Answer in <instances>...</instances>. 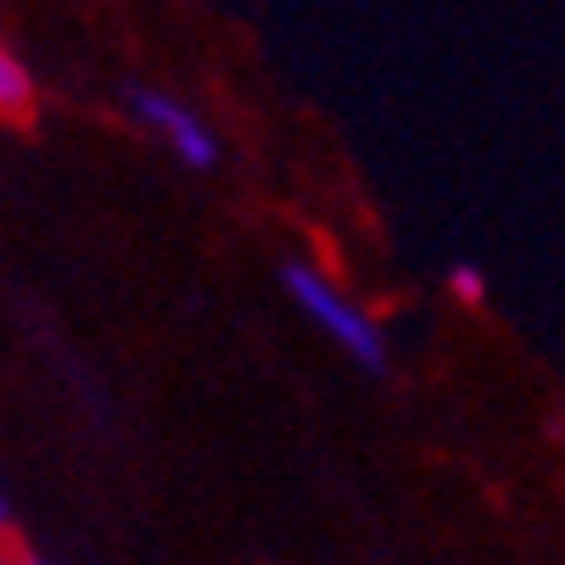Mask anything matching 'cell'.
Instances as JSON below:
<instances>
[{"mask_svg": "<svg viewBox=\"0 0 565 565\" xmlns=\"http://www.w3.org/2000/svg\"><path fill=\"white\" fill-rule=\"evenodd\" d=\"M286 291L297 297V308L313 319L319 331H326L331 342H342L364 370H386V342H381V331L370 326V319L348 302V297H337L326 280H319L313 269H302V264H286Z\"/></svg>", "mask_w": 565, "mask_h": 565, "instance_id": "cell-1", "label": "cell"}, {"mask_svg": "<svg viewBox=\"0 0 565 565\" xmlns=\"http://www.w3.org/2000/svg\"><path fill=\"white\" fill-rule=\"evenodd\" d=\"M129 107L174 146L180 163H191V169H213V163H218V140L207 135V124H202L185 102H174V96H163V90H129Z\"/></svg>", "mask_w": 565, "mask_h": 565, "instance_id": "cell-2", "label": "cell"}, {"mask_svg": "<svg viewBox=\"0 0 565 565\" xmlns=\"http://www.w3.org/2000/svg\"><path fill=\"white\" fill-rule=\"evenodd\" d=\"M34 118V78L0 40V124H29Z\"/></svg>", "mask_w": 565, "mask_h": 565, "instance_id": "cell-3", "label": "cell"}, {"mask_svg": "<svg viewBox=\"0 0 565 565\" xmlns=\"http://www.w3.org/2000/svg\"><path fill=\"white\" fill-rule=\"evenodd\" d=\"M448 280H454V291H459L465 302H481V275H476L470 264H459V269H454Z\"/></svg>", "mask_w": 565, "mask_h": 565, "instance_id": "cell-4", "label": "cell"}, {"mask_svg": "<svg viewBox=\"0 0 565 565\" xmlns=\"http://www.w3.org/2000/svg\"><path fill=\"white\" fill-rule=\"evenodd\" d=\"M12 521V510H7V499H0V526H7Z\"/></svg>", "mask_w": 565, "mask_h": 565, "instance_id": "cell-5", "label": "cell"}, {"mask_svg": "<svg viewBox=\"0 0 565 565\" xmlns=\"http://www.w3.org/2000/svg\"><path fill=\"white\" fill-rule=\"evenodd\" d=\"M18 565H34V559H18Z\"/></svg>", "mask_w": 565, "mask_h": 565, "instance_id": "cell-6", "label": "cell"}]
</instances>
